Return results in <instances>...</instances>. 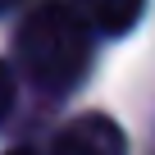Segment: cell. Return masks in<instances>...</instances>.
<instances>
[{
  "mask_svg": "<svg viewBox=\"0 0 155 155\" xmlns=\"http://www.w3.org/2000/svg\"><path fill=\"white\" fill-rule=\"evenodd\" d=\"M14 110V68L0 59V119Z\"/></svg>",
  "mask_w": 155,
  "mask_h": 155,
  "instance_id": "cell-4",
  "label": "cell"
},
{
  "mask_svg": "<svg viewBox=\"0 0 155 155\" xmlns=\"http://www.w3.org/2000/svg\"><path fill=\"white\" fill-rule=\"evenodd\" d=\"M91 18L64 0L37 5L14 32V59L41 91H68L91 68Z\"/></svg>",
  "mask_w": 155,
  "mask_h": 155,
  "instance_id": "cell-1",
  "label": "cell"
},
{
  "mask_svg": "<svg viewBox=\"0 0 155 155\" xmlns=\"http://www.w3.org/2000/svg\"><path fill=\"white\" fill-rule=\"evenodd\" d=\"M0 155H37V150H28V146H14V150H0Z\"/></svg>",
  "mask_w": 155,
  "mask_h": 155,
  "instance_id": "cell-5",
  "label": "cell"
},
{
  "mask_svg": "<svg viewBox=\"0 0 155 155\" xmlns=\"http://www.w3.org/2000/svg\"><path fill=\"white\" fill-rule=\"evenodd\" d=\"M50 155H128V137L110 114H78L55 132Z\"/></svg>",
  "mask_w": 155,
  "mask_h": 155,
  "instance_id": "cell-2",
  "label": "cell"
},
{
  "mask_svg": "<svg viewBox=\"0 0 155 155\" xmlns=\"http://www.w3.org/2000/svg\"><path fill=\"white\" fill-rule=\"evenodd\" d=\"M14 5H18V0H0V9H14Z\"/></svg>",
  "mask_w": 155,
  "mask_h": 155,
  "instance_id": "cell-6",
  "label": "cell"
},
{
  "mask_svg": "<svg viewBox=\"0 0 155 155\" xmlns=\"http://www.w3.org/2000/svg\"><path fill=\"white\" fill-rule=\"evenodd\" d=\"M82 14L101 37H128L146 14V0H82Z\"/></svg>",
  "mask_w": 155,
  "mask_h": 155,
  "instance_id": "cell-3",
  "label": "cell"
}]
</instances>
